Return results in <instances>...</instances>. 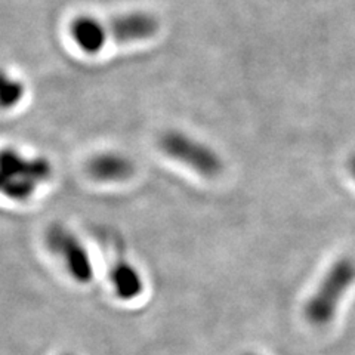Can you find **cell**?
<instances>
[{
    "mask_svg": "<svg viewBox=\"0 0 355 355\" xmlns=\"http://www.w3.org/2000/svg\"><path fill=\"white\" fill-rule=\"evenodd\" d=\"M87 172L98 182L116 184L129 180L133 172V164L123 154L103 153L89 160Z\"/></svg>",
    "mask_w": 355,
    "mask_h": 355,
    "instance_id": "5",
    "label": "cell"
},
{
    "mask_svg": "<svg viewBox=\"0 0 355 355\" xmlns=\"http://www.w3.org/2000/svg\"><path fill=\"white\" fill-rule=\"evenodd\" d=\"M24 98V85L0 69V108H14Z\"/></svg>",
    "mask_w": 355,
    "mask_h": 355,
    "instance_id": "9",
    "label": "cell"
},
{
    "mask_svg": "<svg viewBox=\"0 0 355 355\" xmlns=\"http://www.w3.org/2000/svg\"><path fill=\"white\" fill-rule=\"evenodd\" d=\"M51 163L31 157L15 148L0 150V196L14 202H26L49 181Z\"/></svg>",
    "mask_w": 355,
    "mask_h": 355,
    "instance_id": "1",
    "label": "cell"
},
{
    "mask_svg": "<svg viewBox=\"0 0 355 355\" xmlns=\"http://www.w3.org/2000/svg\"><path fill=\"white\" fill-rule=\"evenodd\" d=\"M157 21L146 14H129L111 21V35L120 43L150 39L157 31Z\"/></svg>",
    "mask_w": 355,
    "mask_h": 355,
    "instance_id": "6",
    "label": "cell"
},
{
    "mask_svg": "<svg viewBox=\"0 0 355 355\" xmlns=\"http://www.w3.org/2000/svg\"><path fill=\"white\" fill-rule=\"evenodd\" d=\"M348 168H349L351 175L354 176V180H355V154H352V155H351L349 163H348Z\"/></svg>",
    "mask_w": 355,
    "mask_h": 355,
    "instance_id": "10",
    "label": "cell"
},
{
    "mask_svg": "<svg viewBox=\"0 0 355 355\" xmlns=\"http://www.w3.org/2000/svg\"><path fill=\"white\" fill-rule=\"evenodd\" d=\"M49 250L57 257L71 279L77 283H89L94 279L91 254L82 240L62 225H53L46 232Z\"/></svg>",
    "mask_w": 355,
    "mask_h": 355,
    "instance_id": "4",
    "label": "cell"
},
{
    "mask_svg": "<svg viewBox=\"0 0 355 355\" xmlns=\"http://www.w3.org/2000/svg\"><path fill=\"white\" fill-rule=\"evenodd\" d=\"M355 282V261L340 258L321 280L314 295L305 305V318L313 326L329 324L335 317L342 296Z\"/></svg>",
    "mask_w": 355,
    "mask_h": 355,
    "instance_id": "2",
    "label": "cell"
},
{
    "mask_svg": "<svg viewBox=\"0 0 355 355\" xmlns=\"http://www.w3.org/2000/svg\"><path fill=\"white\" fill-rule=\"evenodd\" d=\"M71 37L86 53H98L107 42V28L92 17H80L73 21Z\"/></svg>",
    "mask_w": 355,
    "mask_h": 355,
    "instance_id": "7",
    "label": "cell"
},
{
    "mask_svg": "<svg viewBox=\"0 0 355 355\" xmlns=\"http://www.w3.org/2000/svg\"><path fill=\"white\" fill-rule=\"evenodd\" d=\"M246 355H257V354H246Z\"/></svg>",
    "mask_w": 355,
    "mask_h": 355,
    "instance_id": "11",
    "label": "cell"
},
{
    "mask_svg": "<svg viewBox=\"0 0 355 355\" xmlns=\"http://www.w3.org/2000/svg\"><path fill=\"white\" fill-rule=\"evenodd\" d=\"M110 282L114 293L121 301H133L144 292L141 272L129 262H117L110 271Z\"/></svg>",
    "mask_w": 355,
    "mask_h": 355,
    "instance_id": "8",
    "label": "cell"
},
{
    "mask_svg": "<svg viewBox=\"0 0 355 355\" xmlns=\"http://www.w3.org/2000/svg\"><path fill=\"white\" fill-rule=\"evenodd\" d=\"M160 147L169 159L202 176L212 178L222 171L219 155L202 141L185 133H166L160 139Z\"/></svg>",
    "mask_w": 355,
    "mask_h": 355,
    "instance_id": "3",
    "label": "cell"
}]
</instances>
